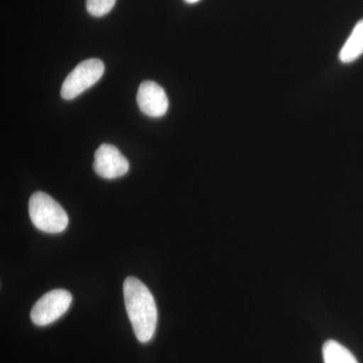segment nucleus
Segmentation results:
<instances>
[{
    "label": "nucleus",
    "mask_w": 363,
    "mask_h": 363,
    "mask_svg": "<svg viewBox=\"0 0 363 363\" xmlns=\"http://www.w3.org/2000/svg\"><path fill=\"white\" fill-rule=\"evenodd\" d=\"M124 304L138 340L147 343L157 329V310L154 296L140 279L128 277L123 284Z\"/></svg>",
    "instance_id": "nucleus-1"
},
{
    "label": "nucleus",
    "mask_w": 363,
    "mask_h": 363,
    "mask_svg": "<svg viewBox=\"0 0 363 363\" xmlns=\"http://www.w3.org/2000/svg\"><path fill=\"white\" fill-rule=\"evenodd\" d=\"M28 212L33 225L47 233H63L69 223L65 210L51 196L33 193L28 203Z\"/></svg>",
    "instance_id": "nucleus-2"
},
{
    "label": "nucleus",
    "mask_w": 363,
    "mask_h": 363,
    "mask_svg": "<svg viewBox=\"0 0 363 363\" xmlns=\"http://www.w3.org/2000/svg\"><path fill=\"white\" fill-rule=\"evenodd\" d=\"M104 70V62L100 60L89 59L81 62L64 80L61 96L66 100L78 97L100 80Z\"/></svg>",
    "instance_id": "nucleus-3"
},
{
    "label": "nucleus",
    "mask_w": 363,
    "mask_h": 363,
    "mask_svg": "<svg viewBox=\"0 0 363 363\" xmlns=\"http://www.w3.org/2000/svg\"><path fill=\"white\" fill-rule=\"evenodd\" d=\"M72 303V295L66 290H52L33 306L30 319L37 326H47L63 316Z\"/></svg>",
    "instance_id": "nucleus-4"
},
{
    "label": "nucleus",
    "mask_w": 363,
    "mask_h": 363,
    "mask_svg": "<svg viewBox=\"0 0 363 363\" xmlns=\"http://www.w3.org/2000/svg\"><path fill=\"white\" fill-rule=\"evenodd\" d=\"M93 168L98 176L111 180L125 175L130 162L114 145L104 143L95 152Z\"/></svg>",
    "instance_id": "nucleus-5"
},
{
    "label": "nucleus",
    "mask_w": 363,
    "mask_h": 363,
    "mask_svg": "<svg viewBox=\"0 0 363 363\" xmlns=\"http://www.w3.org/2000/svg\"><path fill=\"white\" fill-rule=\"evenodd\" d=\"M138 107L145 116L150 117L164 116L169 108V100L162 86L154 81H145L138 91Z\"/></svg>",
    "instance_id": "nucleus-6"
},
{
    "label": "nucleus",
    "mask_w": 363,
    "mask_h": 363,
    "mask_svg": "<svg viewBox=\"0 0 363 363\" xmlns=\"http://www.w3.org/2000/svg\"><path fill=\"white\" fill-rule=\"evenodd\" d=\"M363 54V20L358 21L352 33L346 40L339 52V60L343 64H350L357 61Z\"/></svg>",
    "instance_id": "nucleus-7"
},
{
    "label": "nucleus",
    "mask_w": 363,
    "mask_h": 363,
    "mask_svg": "<svg viewBox=\"0 0 363 363\" xmlns=\"http://www.w3.org/2000/svg\"><path fill=\"white\" fill-rule=\"evenodd\" d=\"M325 363H358L357 358L347 348L337 341L329 340L323 346Z\"/></svg>",
    "instance_id": "nucleus-8"
},
{
    "label": "nucleus",
    "mask_w": 363,
    "mask_h": 363,
    "mask_svg": "<svg viewBox=\"0 0 363 363\" xmlns=\"http://www.w3.org/2000/svg\"><path fill=\"white\" fill-rule=\"evenodd\" d=\"M116 0H87L86 7L91 16L100 18L111 13L116 6Z\"/></svg>",
    "instance_id": "nucleus-9"
},
{
    "label": "nucleus",
    "mask_w": 363,
    "mask_h": 363,
    "mask_svg": "<svg viewBox=\"0 0 363 363\" xmlns=\"http://www.w3.org/2000/svg\"><path fill=\"white\" fill-rule=\"evenodd\" d=\"M184 1L187 2V4H196V2L200 1V0H184Z\"/></svg>",
    "instance_id": "nucleus-10"
}]
</instances>
